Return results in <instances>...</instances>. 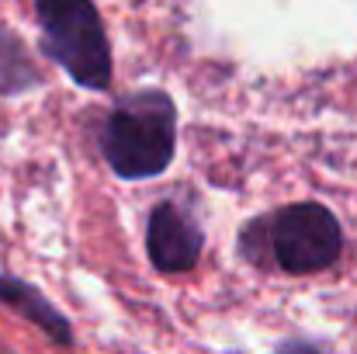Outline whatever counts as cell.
I'll use <instances>...</instances> for the list:
<instances>
[{"label":"cell","instance_id":"cell-5","mask_svg":"<svg viewBox=\"0 0 357 354\" xmlns=\"http://www.w3.org/2000/svg\"><path fill=\"white\" fill-rule=\"evenodd\" d=\"M0 302H3L7 309H14L17 316H24L31 327H38L52 344H59V348H70V344H73V327H70V320H66L35 285H28V281H21V278H14V274H0Z\"/></svg>","mask_w":357,"mask_h":354},{"label":"cell","instance_id":"cell-3","mask_svg":"<svg viewBox=\"0 0 357 354\" xmlns=\"http://www.w3.org/2000/svg\"><path fill=\"white\" fill-rule=\"evenodd\" d=\"M38 49L77 87L108 91L115 77L112 42L94 0H35Z\"/></svg>","mask_w":357,"mask_h":354},{"label":"cell","instance_id":"cell-4","mask_svg":"<svg viewBox=\"0 0 357 354\" xmlns=\"http://www.w3.org/2000/svg\"><path fill=\"white\" fill-rule=\"evenodd\" d=\"M205 246V230L191 205L181 198H163L146 219V253L160 274H188L198 267Z\"/></svg>","mask_w":357,"mask_h":354},{"label":"cell","instance_id":"cell-1","mask_svg":"<svg viewBox=\"0 0 357 354\" xmlns=\"http://www.w3.org/2000/svg\"><path fill=\"white\" fill-rule=\"evenodd\" d=\"M344 230L319 202L281 205L239 230V257L260 271L316 274L340 260Z\"/></svg>","mask_w":357,"mask_h":354},{"label":"cell","instance_id":"cell-2","mask_svg":"<svg viewBox=\"0 0 357 354\" xmlns=\"http://www.w3.org/2000/svg\"><path fill=\"white\" fill-rule=\"evenodd\" d=\"M98 149L121 181L167 174L177 156V105L160 87L128 91L112 105L98 128Z\"/></svg>","mask_w":357,"mask_h":354},{"label":"cell","instance_id":"cell-6","mask_svg":"<svg viewBox=\"0 0 357 354\" xmlns=\"http://www.w3.org/2000/svg\"><path fill=\"white\" fill-rule=\"evenodd\" d=\"M42 70L21 35H14L7 24H0V98H21L42 87Z\"/></svg>","mask_w":357,"mask_h":354}]
</instances>
